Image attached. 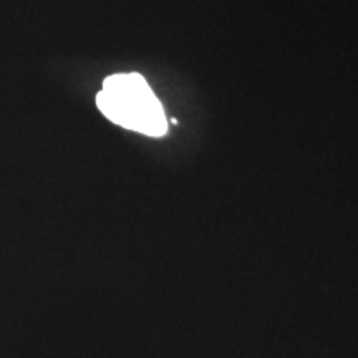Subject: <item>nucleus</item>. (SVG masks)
I'll return each mask as SVG.
<instances>
[{"label": "nucleus", "mask_w": 358, "mask_h": 358, "mask_svg": "<svg viewBox=\"0 0 358 358\" xmlns=\"http://www.w3.org/2000/svg\"><path fill=\"white\" fill-rule=\"evenodd\" d=\"M96 106L110 122L148 136L168 131L166 116L146 80L138 73L111 75L96 95Z\"/></svg>", "instance_id": "nucleus-1"}]
</instances>
